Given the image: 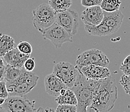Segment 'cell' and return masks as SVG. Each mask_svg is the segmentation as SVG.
Wrapping results in <instances>:
<instances>
[{
    "instance_id": "cell-4",
    "label": "cell",
    "mask_w": 130,
    "mask_h": 112,
    "mask_svg": "<svg viewBox=\"0 0 130 112\" xmlns=\"http://www.w3.org/2000/svg\"><path fill=\"white\" fill-rule=\"evenodd\" d=\"M32 23L40 33L56 22V12L49 3H42L32 11Z\"/></svg>"
},
{
    "instance_id": "cell-30",
    "label": "cell",
    "mask_w": 130,
    "mask_h": 112,
    "mask_svg": "<svg viewBox=\"0 0 130 112\" xmlns=\"http://www.w3.org/2000/svg\"><path fill=\"white\" fill-rule=\"evenodd\" d=\"M0 112H4L3 111V109L2 107V106H0Z\"/></svg>"
},
{
    "instance_id": "cell-24",
    "label": "cell",
    "mask_w": 130,
    "mask_h": 112,
    "mask_svg": "<svg viewBox=\"0 0 130 112\" xmlns=\"http://www.w3.org/2000/svg\"><path fill=\"white\" fill-rule=\"evenodd\" d=\"M35 58H30L27 59L24 64V68L28 71H32L35 68Z\"/></svg>"
},
{
    "instance_id": "cell-13",
    "label": "cell",
    "mask_w": 130,
    "mask_h": 112,
    "mask_svg": "<svg viewBox=\"0 0 130 112\" xmlns=\"http://www.w3.org/2000/svg\"><path fill=\"white\" fill-rule=\"evenodd\" d=\"M30 55L23 53L18 47H14L2 58L6 64L10 65L15 68H24L25 62L30 57Z\"/></svg>"
},
{
    "instance_id": "cell-15",
    "label": "cell",
    "mask_w": 130,
    "mask_h": 112,
    "mask_svg": "<svg viewBox=\"0 0 130 112\" xmlns=\"http://www.w3.org/2000/svg\"><path fill=\"white\" fill-rule=\"evenodd\" d=\"M86 31L89 35L95 36H106L113 34V31L104 22L97 25H84Z\"/></svg>"
},
{
    "instance_id": "cell-28",
    "label": "cell",
    "mask_w": 130,
    "mask_h": 112,
    "mask_svg": "<svg viewBox=\"0 0 130 112\" xmlns=\"http://www.w3.org/2000/svg\"><path fill=\"white\" fill-rule=\"evenodd\" d=\"M5 68L0 69V81H3L5 79Z\"/></svg>"
},
{
    "instance_id": "cell-16",
    "label": "cell",
    "mask_w": 130,
    "mask_h": 112,
    "mask_svg": "<svg viewBox=\"0 0 130 112\" xmlns=\"http://www.w3.org/2000/svg\"><path fill=\"white\" fill-rule=\"evenodd\" d=\"M15 47L14 39L7 35L0 33V57Z\"/></svg>"
},
{
    "instance_id": "cell-21",
    "label": "cell",
    "mask_w": 130,
    "mask_h": 112,
    "mask_svg": "<svg viewBox=\"0 0 130 112\" xmlns=\"http://www.w3.org/2000/svg\"><path fill=\"white\" fill-rule=\"evenodd\" d=\"M119 83L122 86L126 93L130 95V76L123 75L120 78Z\"/></svg>"
},
{
    "instance_id": "cell-20",
    "label": "cell",
    "mask_w": 130,
    "mask_h": 112,
    "mask_svg": "<svg viewBox=\"0 0 130 112\" xmlns=\"http://www.w3.org/2000/svg\"><path fill=\"white\" fill-rule=\"evenodd\" d=\"M55 111L77 112V106L73 104H58Z\"/></svg>"
},
{
    "instance_id": "cell-14",
    "label": "cell",
    "mask_w": 130,
    "mask_h": 112,
    "mask_svg": "<svg viewBox=\"0 0 130 112\" xmlns=\"http://www.w3.org/2000/svg\"><path fill=\"white\" fill-rule=\"evenodd\" d=\"M124 19V14L119 10L113 12H106L104 10V19L102 22H104L113 33L119 30L121 27Z\"/></svg>"
},
{
    "instance_id": "cell-29",
    "label": "cell",
    "mask_w": 130,
    "mask_h": 112,
    "mask_svg": "<svg viewBox=\"0 0 130 112\" xmlns=\"http://www.w3.org/2000/svg\"><path fill=\"white\" fill-rule=\"evenodd\" d=\"M5 99H5V98L0 97V106H1V105H2L3 103H4Z\"/></svg>"
},
{
    "instance_id": "cell-26",
    "label": "cell",
    "mask_w": 130,
    "mask_h": 112,
    "mask_svg": "<svg viewBox=\"0 0 130 112\" xmlns=\"http://www.w3.org/2000/svg\"><path fill=\"white\" fill-rule=\"evenodd\" d=\"M102 0H81V5L84 7H88L94 5H100Z\"/></svg>"
},
{
    "instance_id": "cell-11",
    "label": "cell",
    "mask_w": 130,
    "mask_h": 112,
    "mask_svg": "<svg viewBox=\"0 0 130 112\" xmlns=\"http://www.w3.org/2000/svg\"><path fill=\"white\" fill-rule=\"evenodd\" d=\"M44 84L47 93L51 96L56 97L60 95L61 89L68 88L64 82L53 73L45 76Z\"/></svg>"
},
{
    "instance_id": "cell-6",
    "label": "cell",
    "mask_w": 130,
    "mask_h": 112,
    "mask_svg": "<svg viewBox=\"0 0 130 112\" xmlns=\"http://www.w3.org/2000/svg\"><path fill=\"white\" fill-rule=\"evenodd\" d=\"M1 106L4 112L36 111L35 101L27 99L25 96H9Z\"/></svg>"
},
{
    "instance_id": "cell-8",
    "label": "cell",
    "mask_w": 130,
    "mask_h": 112,
    "mask_svg": "<svg viewBox=\"0 0 130 112\" xmlns=\"http://www.w3.org/2000/svg\"><path fill=\"white\" fill-rule=\"evenodd\" d=\"M45 40H49L56 48H60L63 43L72 42V36L69 33L56 22L42 33Z\"/></svg>"
},
{
    "instance_id": "cell-19",
    "label": "cell",
    "mask_w": 130,
    "mask_h": 112,
    "mask_svg": "<svg viewBox=\"0 0 130 112\" xmlns=\"http://www.w3.org/2000/svg\"><path fill=\"white\" fill-rule=\"evenodd\" d=\"M23 68H15L10 65L6 64L4 80L7 82L13 81L14 80L20 76V74L22 73Z\"/></svg>"
},
{
    "instance_id": "cell-1",
    "label": "cell",
    "mask_w": 130,
    "mask_h": 112,
    "mask_svg": "<svg viewBox=\"0 0 130 112\" xmlns=\"http://www.w3.org/2000/svg\"><path fill=\"white\" fill-rule=\"evenodd\" d=\"M118 98V89L115 80L111 76L95 80L94 95L90 107L97 112L111 110Z\"/></svg>"
},
{
    "instance_id": "cell-25",
    "label": "cell",
    "mask_w": 130,
    "mask_h": 112,
    "mask_svg": "<svg viewBox=\"0 0 130 112\" xmlns=\"http://www.w3.org/2000/svg\"><path fill=\"white\" fill-rule=\"evenodd\" d=\"M8 97H9V93L7 89L5 81L3 80L0 81V97L7 99Z\"/></svg>"
},
{
    "instance_id": "cell-5",
    "label": "cell",
    "mask_w": 130,
    "mask_h": 112,
    "mask_svg": "<svg viewBox=\"0 0 130 112\" xmlns=\"http://www.w3.org/2000/svg\"><path fill=\"white\" fill-rule=\"evenodd\" d=\"M109 60L103 52L99 49H92L82 53L78 56L75 66L80 69L88 65H98L107 67Z\"/></svg>"
},
{
    "instance_id": "cell-18",
    "label": "cell",
    "mask_w": 130,
    "mask_h": 112,
    "mask_svg": "<svg viewBox=\"0 0 130 112\" xmlns=\"http://www.w3.org/2000/svg\"><path fill=\"white\" fill-rule=\"evenodd\" d=\"M49 4L55 12H61L69 9L73 0H49Z\"/></svg>"
},
{
    "instance_id": "cell-22",
    "label": "cell",
    "mask_w": 130,
    "mask_h": 112,
    "mask_svg": "<svg viewBox=\"0 0 130 112\" xmlns=\"http://www.w3.org/2000/svg\"><path fill=\"white\" fill-rule=\"evenodd\" d=\"M18 49L24 54L30 55L32 52V47L28 42H21L17 46Z\"/></svg>"
},
{
    "instance_id": "cell-12",
    "label": "cell",
    "mask_w": 130,
    "mask_h": 112,
    "mask_svg": "<svg viewBox=\"0 0 130 112\" xmlns=\"http://www.w3.org/2000/svg\"><path fill=\"white\" fill-rule=\"evenodd\" d=\"M82 74L91 79L98 80L107 78L111 76L110 71L107 67L98 65H88L78 69Z\"/></svg>"
},
{
    "instance_id": "cell-3",
    "label": "cell",
    "mask_w": 130,
    "mask_h": 112,
    "mask_svg": "<svg viewBox=\"0 0 130 112\" xmlns=\"http://www.w3.org/2000/svg\"><path fill=\"white\" fill-rule=\"evenodd\" d=\"M39 76L24 68L20 76L10 82H6L9 96H25L37 85Z\"/></svg>"
},
{
    "instance_id": "cell-7",
    "label": "cell",
    "mask_w": 130,
    "mask_h": 112,
    "mask_svg": "<svg viewBox=\"0 0 130 112\" xmlns=\"http://www.w3.org/2000/svg\"><path fill=\"white\" fill-rule=\"evenodd\" d=\"M79 19L77 12L72 9L56 12V22L66 29L71 36H74L78 33Z\"/></svg>"
},
{
    "instance_id": "cell-27",
    "label": "cell",
    "mask_w": 130,
    "mask_h": 112,
    "mask_svg": "<svg viewBox=\"0 0 130 112\" xmlns=\"http://www.w3.org/2000/svg\"><path fill=\"white\" fill-rule=\"evenodd\" d=\"M108 3H109L110 4L113 5V6H115L117 9L119 10V8L120 7V5H121V2L120 0H106Z\"/></svg>"
},
{
    "instance_id": "cell-9",
    "label": "cell",
    "mask_w": 130,
    "mask_h": 112,
    "mask_svg": "<svg viewBox=\"0 0 130 112\" xmlns=\"http://www.w3.org/2000/svg\"><path fill=\"white\" fill-rule=\"evenodd\" d=\"M79 72L78 68L72 63L61 62L55 64L53 73L64 82L67 88L71 89L76 82Z\"/></svg>"
},
{
    "instance_id": "cell-17",
    "label": "cell",
    "mask_w": 130,
    "mask_h": 112,
    "mask_svg": "<svg viewBox=\"0 0 130 112\" xmlns=\"http://www.w3.org/2000/svg\"><path fill=\"white\" fill-rule=\"evenodd\" d=\"M58 104H73L77 106L78 101L75 93L71 88H67L65 93L60 95L56 98Z\"/></svg>"
},
{
    "instance_id": "cell-10",
    "label": "cell",
    "mask_w": 130,
    "mask_h": 112,
    "mask_svg": "<svg viewBox=\"0 0 130 112\" xmlns=\"http://www.w3.org/2000/svg\"><path fill=\"white\" fill-rule=\"evenodd\" d=\"M80 19L84 25H97L103 21L104 10L100 5L88 7L82 12Z\"/></svg>"
},
{
    "instance_id": "cell-2",
    "label": "cell",
    "mask_w": 130,
    "mask_h": 112,
    "mask_svg": "<svg viewBox=\"0 0 130 112\" xmlns=\"http://www.w3.org/2000/svg\"><path fill=\"white\" fill-rule=\"evenodd\" d=\"M94 85L95 80L87 78L79 72L71 88L77 99V112H86L87 108L90 107L94 95Z\"/></svg>"
},
{
    "instance_id": "cell-23",
    "label": "cell",
    "mask_w": 130,
    "mask_h": 112,
    "mask_svg": "<svg viewBox=\"0 0 130 112\" xmlns=\"http://www.w3.org/2000/svg\"><path fill=\"white\" fill-rule=\"evenodd\" d=\"M120 69L123 72L124 75L130 76V55L124 60L120 65Z\"/></svg>"
}]
</instances>
